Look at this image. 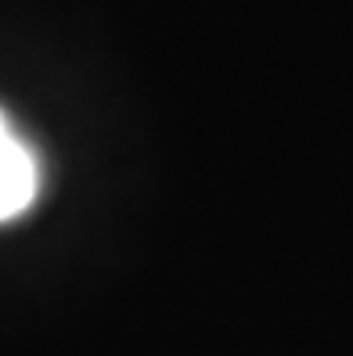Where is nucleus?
<instances>
[{"mask_svg": "<svg viewBox=\"0 0 353 356\" xmlns=\"http://www.w3.org/2000/svg\"><path fill=\"white\" fill-rule=\"evenodd\" d=\"M40 198V159L15 122L0 112V223L29 213Z\"/></svg>", "mask_w": 353, "mask_h": 356, "instance_id": "1", "label": "nucleus"}]
</instances>
